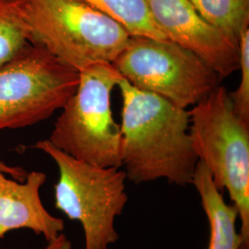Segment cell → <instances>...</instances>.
Segmentation results:
<instances>
[{"label": "cell", "mask_w": 249, "mask_h": 249, "mask_svg": "<svg viewBox=\"0 0 249 249\" xmlns=\"http://www.w3.org/2000/svg\"><path fill=\"white\" fill-rule=\"evenodd\" d=\"M117 87L123 99L122 166L136 185L166 179L190 185L198 159L189 133V110L135 88L124 78Z\"/></svg>", "instance_id": "1"}, {"label": "cell", "mask_w": 249, "mask_h": 249, "mask_svg": "<svg viewBox=\"0 0 249 249\" xmlns=\"http://www.w3.org/2000/svg\"><path fill=\"white\" fill-rule=\"evenodd\" d=\"M29 43L81 72L113 64L130 35L114 18L80 0H24Z\"/></svg>", "instance_id": "2"}, {"label": "cell", "mask_w": 249, "mask_h": 249, "mask_svg": "<svg viewBox=\"0 0 249 249\" xmlns=\"http://www.w3.org/2000/svg\"><path fill=\"white\" fill-rule=\"evenodd\" d=\"M189 133L198 160L214 184L227 190L239 213L240 249H249V123L234 112L230 94L219 85L189 110Z\"/></svg>", "instance_id": "3"}, {"label": "cell", "mask_w": 249, "mask_h": 249, "mask_svg": "<svg viewBox=\"0 0 249 249\" xmlns=\"http://www.w3.org/2000/svg\"><path fill=\"white\" fill-rule=\"evenodd\" d=\"M122 79L109 63L80 72L78 88L61 109L47 140L78 160L104 168H120L123 140L111 110V93Z\"/></svg>", "instance_id": "4"}, {"label": "cell", "mask_w": 249, "mask_h": 249, "mask_svg": "<svg viewBox=\"0 0 249 249\" xmlns=\"http://www.w3.org/2000/svg\"><path fill=\"white\" fill-rule=\"evenodd\" d=\"M35 148L44 151L57 165L54 207L81 224L84 249H107L115 244L118 239L115 221L128 200L124 170L78 160L48 140L38 142Z\"/></svg>", "instance_id": "5"}, {"label": "cell", "mask_w": 249, "mask_h": 249, "mask_svg": "<svg viewBox=\"0 0 249 249\" xmlns=\"http://www.w3.org/2000/svg\"><path fill=\"white\" fill-rule=\"evenodd\" d=\"M113 65L135 88L184 109L201 102L221 80L201 58L168 39L130 36Z\"/></svg>", "instance_id": "6"}, {"label": "cell", "mask_w": 249, "mask_h": 249, "mask_svg": "<svg viewBox=\"0 0 249 249\" xmlns=\"http://www.w3.org/2000/svg\"><path fill=\"white\" fill-rule=\"evenodd\" d=\"M80 82V72L41 45L29 43L0 67V131L24 128L62 109Z\"/></svg>", "instance_id": "7"}, {"label": "cell", "mask_w": 249, "mask_h": 249, "mask_svg": "<svg viewBox=\"0 0 249 249\" xmlns=\"http://www.w3.org/2000/svg\"><path fill=\"white\" fill-rule=\"evenodd\" d=\"M151 17L165 37L195 53L221 79L239 70V45L206 22L190 0H147Z\"/></svg>", "instance_id": "8"}, {"label": "cell", "mask_w": 249, "mask_h": 249, "mask_svg": "<svg viewBox=\"0 0 249 249\" xmlns=\"http://www.w3.org/2000/svg\"><path fill=\"white\" fill-rule=\"evenodd\" d=\"M45 181V173L37 171L28 173L22 182L0 174V239L18 229L32 230L47 243L62 233L63 220L49 213L41 199Z\"/></svg>", "instance_id": "9"}, {"label": "cell", "mask_w": 249, "mask_h": 249, "mask_svg": "<svg viewBox=\"0 0 249 249\" xmlns=\"http://www.w3.org/2000/svg\"><path fill=\"white\" fill-rule=\"evenodd\" d=\"M191 185L199 195L210 224L208 249H240V232L236 229L238 210L232 203L225 202L223 192L215 186L210 171L201 160L196 163Z\"/></svg>", "instance_id": "10"}, {"label": "cell", "mask_w": 249, "mask_h": 249, "mask_svg": "<svg viewBox=\"0 0 249 249\" xmlns=\"http://www.w3.org/2000/svg\"><path fill=\"white\" fill-rule=\"evenodd\" d=\"M114 18L130 36L167 39L151 17L147 0H80Z\"/></svg>", "instance_id": "11"}, {"label": "cell", "mask_w": 249, "mask_h": 249, "mask_svg": "<svg viewBox=\"0 0 249 249\" xmlns=\"http://www.w3.org/2000/svg\"><path fill=\"white\" fill-rule=\"evenodd\" d=\"M200 17L239 45L244 31L249 29V0H190Z\"/></svg>", "instance_id": "12"}, {"label": "cell", "mask_w": 249, "mask_h": 249, "mask_svg": "<svg viewBox=\"0 0 249 249\" xmlns=\"http://www.w3.org/2000/svg\"><path fill=\"white\" fill-rule=\"evenodd\" d=\"M29 44L24 0H0V67Z\"/></svg>", "instance_id": "13"}, {"label": "cell", "mask_w": 249, "mask_h": 249, "mask_svg": "<svg viewBox=\"0 0 249 249\" xmlns=\"http://www.w3.org/2000/svg\"><path fill=\"white\" fill-rule=\"evenodd\" d=\"M241 80L237 89L229 92L232 107L237 116L249 123V29L242 33L239 39Z\"/></svg>", "instance_id": "14"}, {"label": "cell", "mask_w": 249, "mask_h": 249, "mask_svg": "<svg viewBox=\"0 0 249 249\" xmlns=\"http://www.w3.org/2000/svg\"><path fill=\"white\" fill-rule=\"evenodd\" d=\"M0 174L9 176L13 179L18 180L20 182L24 181L26 179L27 175H28V173L23 168L18 167V166H10L1 160H0Z\"/></svg>", "instance_id": "15"}, {"label": "cell", "mask_w": 249, "mask_h": 249, "mask_svg": "<svg viewBox=\"0 0 249 249\" xmlns=\"http://www.w3.org/2000/svg\"><path fill=\"white\" fill-rule=\"evenodd\" d=\"M71 242L68 239V237L60 233L54 240L48 243L47 247L44 249H71Z\"/></svg>", "instance_id": "16"}]
</instances>
